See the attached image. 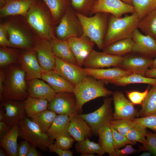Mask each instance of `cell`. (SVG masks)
<instances>
[{"label":"cell","mask_w":156,"mask_h":156,"mask_svg":"<svg viewBox=\"0 0 156 156\" xmlns=\"http://www.w3.org/2000/svg\"><path fill=\"white\" fill-rule=\"evenodd\" d=\"M22 17L38 37L49 40L55 35V24L49 10L42 0H37Z\"/></svg>","instance_id":"1"},{"label":"cell","mask_w":156,"mask_h":156,"mask_svg":"<svg viewBox=\"0 0 156 156\" xmlns=\"http://www.w3.org/2000/svg\"><path fill=\"white\" fill-rule=\"evenodd\" d=\"M5 69L3 99L25 101L29 94L25 71L20 64L11 65L6 67Z\"/></svg>","instance_id":"2"},{"label":"cell","mask_w":156,"mask_h":156,"mask_svg":"<svg viewBox=\"0 0 156 156\" xmlns=\"http://www.w3.org/2000/svg\"><path fill=\"white\" fill-rule=\"evenodd\" d=\"M5 21L10 47L35 49L36 36L21 16H10Z\"/></svg>","instance_id":"3"},{"label":"cell","mask_w":156,"mask_h":156,"mask_svg":"<svg viewBox=\"0 0 156 156\" xmlns=\"http://www.w3.org/2000/svg\"><path fill=\"white\" fill-rule=\"evenodd\" d=\"M140 21L135 12L123 17H117L112 15L104 40V47L120 40L132 38L134 30L138 28Z\"/></svg>","instance_id":"4"},{"label":"cell","mask_w":156,"mask_h":156,"mask_svg":"<svg viewBox=\"0 0 156 156\" xmlns=\"http://www.w3.org/2000/svg\"><path fill=\"white\" fill-rule=\"evenodd\" d=\"M104 83L88 75L75 86L74 91L76 101V110L78 114L83 112L86 103L97 98L107 97L113 92L105 88Z\"/></svg>","instance_id":"5"},{"label":"cell","mask_w":156,"mask_h":156,"mask_svg":"<svg viewBox=\"0 0 156 156\" xmlns=\"http://www.w3.org/2000/svg\"><path fill=\"white\" fill-rule=\"evenodd\" d=\"M90 17L76 13L82 26V36L86 37L94 43L100 49H103L107 25V13H97Z\"/></svg>","instance_id":"6"},{"label":"cell","mask_w":156,"mask_h":156,"mask_svg":"<svg viewBox=\"0 0 156 156\" xmlns=\"http://www.w3.org/2000/svg\"><path fill=\"white\" fill-rule=\"evenodd\" d=\"M18 124V137L27 140L31 145L45 151L48 149L49 146L53 143V140L50 138L47 133L43 132L31 119L26 116Z\"/></svg>","instance_id":"7"},{"label":"cell","mask_w":156,"mask_h":156,"mask_svg":"<svg viewBox=\"0 0 156 156\" xmlns=\"http://www.w3.org/2000/svg\"><path fill=\"white\" fill-rule=\"evenodd\" d=\"M58 23L55 30V35L57 38L67 40L82 36V29L76 13L68 7Z\"/></svg>","instance_id":"8"},{"label":"cell","mask_w":156,"mask_h":156,"mask_svg":"<svg viewBox=\"0 0 156 156\" xmlns=\"http://www.w3.org/2000/svg\"><path fill=\"white\" fill-rule=\"evenodd\" d=\"M112 101V98L106 97L102 105L96 110L88 114L81 113L76 116L84 119L90 127L93 133L98 135L99 129L109 123L113 119Z\"/></svg>","instance_id":"9"},{"label":"cell","mask_w":156,"mask_h":156,"mask_svg":"<svg viewBox=\"0 0 156 156\" xmlns=\"http://www.w3.org/2000/svg\"><path fill=\"white\" fill-rule=\"evenodd\" d=\"M76 101L73 93H56L54 98L48 103L47 109L57 114L65 115L71 117L78 114L76 110Z\"/></svg>","instance_id":"10"},{"label":"cell","mask_w":156,"mask_h":156,"mask_svg":"<svg viewBox=\"0 0 156 156\" xmlns=\"http://www.w3.org/2000/svg\"><path fill=\"white\" fill-rule=\"evenodd\" d=\"M92 13H109L115 17H121L127 13L135 12L134 7L121 0H96L91 8Z\"/></svg>","instance_id":"11"},{"label":"cell","mask_w":156,"mask_h":156,"mask_svg":"<svg viewBox=\"0 0 156 156\" xmlns=\"http://www.w3.org/2000/svg\"><path fill=\"white\" fill-rule=\"evenodd\" d=\"M53 70L75 86L88 75L82 66L63 61L56 57Z\"/></svg>","instance_id":"12"},{"label":"cell","mask_w":156,"mask_h":156,"mask_svg":"<svg viewBox=\"0 0 156 156\" xmlns=\"http://www.w3.org/2000/svg\"><path fill=\"white\" fill-rule=\"evenodd\" d=\"M112 95L114 110L113 119L133 120L140 115L134 105L125 98L122 92L116 91L113 92Z\"/></svg>","instance_id":"13"},{"label":"cell","mask_w":156,"mask_h":156,"mask_svg":"<svg viewBox=\"0 0 156 156\" xmlns=\"http://www.w3.org/2000/svg\"><path fill=\"white\" fill-rule=\"evenodd\" d=\"M19 64L25 73L27 81L41 79L43 70L35 49H21Z\"/></svg>","instance_id":"14"},{"label":"cell","mask_w":156,"mask_h":156,"mask_svg":"<svg viewBox=\"0 0 156 156\" xmlns=\"http://www.w3.org/2000/svg\"><path fill=\"white\" fill-rule=\"evenodd\" d=\"M123 58L122 56L98 52L93 49L84 60L83 66L85 68H92L119 67Z\"/></svg>","instance_id":"15"},{"label":"cell","mask_w":156,"mask_h":156,"mask_svg":"<svg viewBox=\"0 0 156 156\" xmlns=\"http://www.w3.org/2000/svg\"><path fill=\"white\" fill-rule=\"evenodd\" d=\"M132 38L134 42L132 52L151 59L156 56V41L153 38L142 34L137 28Z\"/></svg>","instance_id":"16"},{"label":"cell","mask_w":156,"mask_h":156,"mask_svg":"<svg viewBox=\"0 0 156 156\" xmlns=\"http://www.w3.org/2000/svg\"><path fill=\"white\" fill-rule=\"evenodd\" d=\"M35 50L43 71L53 70L55 64V57L49 40L36 36Z\"/></svg>","instance_id":"17"},{"label":"cell","mask_w":156,"mask_h":156,"mask_svg":"<svg viewBox=\"0 0 156 156\" xmlns=\"http://www.w3.org/2000/svg\"><path fill=\"white\" fill-rule=\"evenodd\" d=\"M0 107L4 113V121L11 126L26 117L24 101L3 100Z\"/></svg>","instance_id":"18"},{"label":"cell","mask_w":156,"mask_h":156,"mask_svg":"<svg viewBox=\"0 0 156 156\" xmlns=\"http://www.w3.org/2000/svg\"><path fill=\"white\" fill-rule=\"evenodd\" d=\"M67 40L77 64L82 66L86 59L93 50L94 43L88 38L83 36L71 38Z\"/></svg>","instance_id":"19"},{"label":"cell","mask_w":156,"mask_h":156,"mask_svg":"<svg viewBox=\"0 0 156 156\" xmlns=\"http://www.w3.org/2000/svg\"><path fill=\"white\" fill-rule=\"evenodd\" d=\"M153 62L152 59L139 55H127L123 57L119 67L128 70L132 74L145 76L146 72L151 66Z\"/></svg>","instance_id":"20"},{"label":"cell","mask_w":156,"mask_h":156,"mask_svg":"<svg viewBox=\"0 0 156 156\" xmlns=\"http://www.w3.org/2000/svg\"><path fill=\"white\" fill-rule=\"evenodd\" d=\"M87 74L104 83L131 74L130 72L122 68L116 67L107 69L84 68Z\"/></svg>","instance_id":"21"},{"label":"cell","mask_w":156,"mask_h":156,"mask_svg":"<svg viewBox=\"0 0 156 156\" xmlns=\"http://www.w3.org/2000/svg\"><path fill=\"white\" fill-rule=\"evenodd\" d=\"M37 0H5L4 6L0 8V17L25 16Z\"/></svg>","instance_id":"22"},{"label":"cell","mask_w":156,"mask_h":156,"mask_svg":"<svg viewBox=\"0 0 156 156\" xmlns=\"http://www.w3.org/2000/svg\"><path fill=\"white\" fill-rule=\"evenodd\" d=\"M29 96L44 99L50 102L56 93L48 83L39 79L27 80Z\"/></svg>","instance_id":"23"},{"label":"cell","mask_w":156,"mask_h":156,"mask_svg":"<svg viewBox=\"0 0 156 156\" xmlns=\"http://www.w3.org/2000/svg\"><path fill=\"white\" fill-rule=\"evenodd\" d=\"M47 83L56 93H73L75 86L53 70L43 71L41 79Z\"/></svg>","instance_id":"24"},{"label":"cell","mask_w":156,"mask_h":156,"mask_svg":"<svg viewBox=\"0 0 156 156\" xmlns=\"http://www.w3.org/2000/svg\"><path fill=\"white\" fill-rule=\"evenodd\" d=\"M68 132L75 141L77 142L89 138L93 134L87 122L76 115L70 118Z\"/></svg>","instance_id":"25"},{"label":"cell","mask_w":156,"mask_h":156,"mask_svg":"<svg viewBox=\"0 0 156 156\" xmlns=\"http://www.w3.org/2000/svg\"><path fill=\"white\" fill-rule=\"evenodd\" d=\"M49 41L56 57L68 62L77 64L75 57L67 40L60 39L55 35Z\"/></svg>","instance_id":"26"},{"label":"cell","mask_w":156,"mask_h":156,"mask_svg":"<svg viewBox=\"0 0 156 156\" xmlns=\"http://www.w3.org/2000/svg\"><path fill=\"white\" fill-rule=\"evenodd\" d=\"M18 136V126L16 124L0 138V146L8 156H18L17 140Z\"/></svg>","instance_id":"27"},{"label":"cell","mask_w":156,"mask_h":156,"mask_svg":"<svg viewBox=\"0 0 156 156\" xmlns=\"http://www.w3.org/2000/svg\"><path fill=\"white\" fill-rule=\"evenodd\" d=\"M70 120L68 115L57 114L47 132L50 138L53 140L60 135L71 136L68 132Z\"/></svg>","instance_id":"28"},{"label":"cell","mask_w":156,"mask_h":156,"mask_svg":"<svg viewBox=\"0 0 156 156\" xmlns=\"http://www.w3.org/2000/svg\"><path fill=\"white\" fill-rule=\"evenodd\" d=\"M133 43L132 38L120 40L104 47L103 52L109 54L122 56L132 52Z\"/></svg>","instance_id":"29"},{"label":"cell","mask_w":156,"mask_h":156,"mask_svg":"<svg viewBox=\"0 0 156 156\" xmlns=\"http://www.w3.org/2000/svg\"><path fill=\"white\" fill-rule=\"evenodd\" d=\"M11 47L0 46V69L5 68L12 64H19L21 50Z\"/></svg>","instance_id":"30"},{"label":"cell","mask_w":156,"mask_h":156,"mask_svg":"<svg viewBox=\"0 0 156 156\" xmlns=\"http://www.w3.org/2000/svg\"><path fill=\"white\" fill-rule=\"evenodd\" d=\"M75 147L76 152L81 156H94L95 153L102 156L105 153L99 143L91 141L88 138L77 142Z\"/></svg>","instance_id":"31"},{"label":"cell","mask_w":156,"mask_h":156,"mask_svg":"<svg viewBox=\"0 0 156 156\" xmlns=\"http://www.w3.org/2000/svg\"><path fill=\"white\" fill-rule=\"evenodd\" d=\"M99 144L105 153L111 156L115 150L110 123L101 127L98 132Z\"/></svg>","instance_id":"32"},{"label":"cell","mask_w":156,"mask_h":156,"mask_svg":"<svg viewBox=\"0 0 156 156\" xmlns=\"http://www.w3.org/2000/svg\"><path fill=\"white\" fill-rule=\"evenodd\" d=\"M110 83L121 86L133 83L147 84L156 86V78L148 77L138 74H131L112 81Z\"/></svg>","instance_id":"33"},{"label":"cell","mask_w":156,"mask_h":156,"mask_svg":"<svg viewBox=\"0 0 156 156\" xmlns=\"http://www.w3.org/2000/svg\"><path fill=\"white\" fill-rule=\"evenodd\" d=\"M24 103L26 114L31 117L47 109L49 102L44 99L29 96Z\"/></svg>","instance_id":"34"},{"label":"cell","mask_w":156,"mask_h":156,"mask_svg":"<svg viewBox=\"0 0 156 156\" xmlns=\"http://www.w3.org/2000/svg\"><path fill=\"white\" fill-rule=\"evenodd\" d=\"M138 29L156 40V10L147 14L139 23Z\"/></svg>","instance_id":"35"},{"label":"cell","mask_w":156,"mask_h":156,"mask_svg":"<svg viewBox=\"0 0 156 156\" xmlns=\"http://www.w3.org/2000/svg\"><path fill=\"white\" fill-rule=\"evenodd\" d=\"M51 12L55 24L58 23L68 6L67 0H42Z\"/></svg>","instance_id":"36"},{"label":"cell","mask_w":156,"mask_h":156,"mask_svg":"<svg viewBox=\"0 0 156 156\" xmlns=\"http://www.w3.org/2000/svg\"><path fill=\"white\" fill-rule=\"evenodd\" d=\"M141 105L139 115L141 117L150 115L156 112V86H153Z\"/></svg>","instance_id":"37"},{"label":"cell","mask_w":156,"mask_h":156,"mask_svg":"<svg viewBox=\"0 0 156 156\" xmlns=\"http://www.w3.org/2000/svg\"><path fill=\"white\" fill-rule=\"evenodd\" d=\"M57 115L54 112L47 109L30 118L43 132L47 133Z\"/></svg>","instance_id":"38"},{"label":"cell","mask_w":156,"mask_h":156,"mask_svg":"<svg viewBox=\"0 0 156 156\" xmlns=\"http://www.w3.org/2000/svg\"><path fill=\"white\" fill-rule=\"evenodd\" d=\"M132 2L140 20L156 9V0H132Z\"/></svg>","instance_id":"39"},{"label":"cell","mask_w":156,"mask_h":156,"mask_svg":"<svg viewBox=\"0 0 156 156\" xmlns=\"http://www.w3.org/2000/svg\"><path fill=\"white\" fill-rule=\"evenodd\" d=\"M146 128L136 123L135 125L128 132L126 136L130 140L139 142L144 146L146 143V136L148 133Z\"/></svg>","instance_id":"40"},{"label":"cell","mask_w":156,"mask_h":156,"mask_svg":"<svg viewBox=\"0 0 156 156\" xmlns=\"http://www.w3.org/2000/svg\"><path fill=\"white\" fill-rule=\"evenodd\" d=\"M136 124L133 120L126 119H113L110 122L111 126L120 133L125 136Z\"/></svg>","instance_id":"41"},{"label":"cell","mask_w":156,"mask_h":156,"mask_svg":"<svg viewBox=\"0 0 156 156\" xmlns=\"http://www.w3.org/2000/svg\"><path fill=\"white\" fill-rule=\"evenodd\" d=\"M110 127L115 149L120 148L128 144L133 145L136 144V142L130 140L126 136L121 134L111 126Z\"/></svg>","instance_id":"42"},{"label":"cell","mask_w":156,"mask_h":156,"mask_svg":"<svg viewBox=\"0 0 156 156\" xmlns=\"http://www.w3.org/2000/svg\"><path fill=\"white\" fill-rule=\"evenodd\" d=\"M133 120L146 128L156 131V112L148 116L135 118Z\"/></svg>","instance_id":"43"},{"label":"cell","mask_w":156,"mask_h":156,"mask_svg":"<svg viewBox=\"0 0 156 156\" xmlns=\"http://www.w3.org/2000/svg\"><path fill=\"white\" fill-rule=\"evenodd\" d=\"M149 90L148 87L144 91H127V95L129 101L133 105L141 104L146 97Z\"/></svg>","instance_id":"44"},{"label":"cell","mask_w":156,"mask_h":156,"mask_svg":"<svg viewBox=\"0 0 156 156\" xmlns=\"http://www.w3.org/2000/svg\"><path fill=\"white\" fill-rule=\"evenodd\" d=\"M55 140L54 144L57 147L65 150L71 148L75 141L71 136L66 135L60 136Z\"/></svg>","instance_id":"45"},{"label":"cell","mask_w":156,"mask_h":156,"mask_svg":"<svg viewBox=\"0 0 156 156\" xmlns=\"http://www.w3.org/2000/svg\"><path fill=\"white\" fill-rule=\"evenodd\" d=\"M145 144L142 148V150L147 151L152 155L156 156V133H148L146 136Z\"/></svg>","instance_id":"46"},{"label":"cell","mask_w":156,"mask_h":156,"mask_svg":"<svg viewBox=\"0 0 156 156\" xmlns=\"http://www.w3.org/2000/svg\"><path fill=\"white\" fill-rule=\"evenodd\" d=\"M0 45L11 47L8 39V25L6 22L0 24Z\"/></svg>","instance_id":"47"},{"label":"cell","mask_w":156,"mask_h":156,"mask_svg":"<svg viewBox=\"0 0 156 156\" xmlns=\"http://www.w3.org/2000/svg\"><path fill=\"white\" fill-rule=\"evenodd\" d=\"M131 144L126 145L122 149H115L111 156H125L136 153L138 151L133 147Z\"/></svg>","instance_id":"48"},{"label":"cell","mask_w":156,"mask_h":156,"mask_svg":"<svg viewBox=\"0 0 156 156\" xmlns=\"http://www.w3.org/2000/svg\"><path fill=\"white\" fill-rule=\"evenodd\" d=\"M48 150L50 153H54L59 156H72L73 152L69 150H64L56 146L54 143L50 145Z\"/></svg>","instance_id":"49"},{"label":"cell","mask_w":156,"mask_h":156,"mask_svg":"<svg viewBox=\"0 0 156 156\" xmlns=\"http://www.w3.org/2000/svg\"><path fill=\"white\" fill-rule=\"evenodd\" d=\"M31 146V144L27 140L21 141L18 145V156H26Z\"/></svg>","instance_id":"50"},{"label":"cell","mask_w":156,"mask_h":156,"mask_svg":"<svg viewBox=\"0 0 156 156\" xmlns=\"http://www.w3.org/2000/svg\"><path fill=\"white\" fill-rule=\"evenodd\" d=\"M6 76V73L5 68L0 69V100L1 102L3 101V95L4 89Z\"/></svg>","instance_id":"51"},{"label":"cell","mask_w":156,"mask_h":156,"mask_svg":"<svg viewBox=\"0 0 156 156\" xmlns=\"http://www.w3.org/2000/svg\"><path fill=\"white\" fill-rule=\"evenodd\" d=\"M88 0H71V4L75 9L78 10H81L85 7Z\"/></svg>","instance_id":"52"},{"label":"cell","mask_w":156,"mask_h":156,"mask_svg":"<svg viewBox=\"0 0 156 156\" xmlns=\"http://www.w3.org/2000/svg\"><path fill=\"white\" fill-rule=\"evenodd\" d=\"M4 121H0V138L12 127Z\"/></svg>","instance_id":"53"},{"label":"cell","mask_w":156,"mask_h":156,"mask_svg":"<svg viewBox=\"0 0 156 156\" xmlns=\"http://www.w3.org/2000/svg\"><path fill=\"white\" fill-rule=\"evenodd\" d=\"M41 154L38 152L35 146L31 145L26 156H40Z\"/></svg>","instance_id":"54"},{"label":"cell","mask_w":156,"mask_h":156,"mask_svg":"<svg viewBox=\"0 0 156 156\" xmlns=\"http://www.w3.org/2000/svg\"><path fill=\"white\" fill-rule=\"evenodd\" d=\"M145 76L148 77L156 78V68L148 69L146 72Z\"/></svg>","instance_id":"55"},{"label":"cell","mask_w":156,"mask_h":156,"mask_svg":"<svg viewBox=\"0 0 156 156\" xmlns=\"http://www.w3.org/2000/svg\"><path fill=\"white\" fill-rule=\"evenodd\" d=\"M4 121V116L2 110L0 109V121Z\"/></svg>","instance_id":"56"},{"label":"cell","mask_w":156,"mask_h":156,"mask_svg":"<svg viewBox=\"0 0 156 156\" xmlns=\"http://www.w3.org/2000/svg\"><path fill=\"white\" fill-rule=\"evenodd\" d=\"M8 156V154L5 152L4 151L2 148H0V156Z\"/></svg>","instance_id":"57"},{"label":"cell","mask_w":156,"mask_h":156,"mask_svg":"<svg viewBox=\"0 0 156 156\" xmlns=\"http://www.w3.org/2000/svg\"><path fill=\"white\" fill-rule=\"evenodd\" d=\"M152 155V154L151 152L148 151L143 153L140 155V156H151Z\"/></svg>","instance_id":"58"},{"label":"cell","mask_w":156,"mask_h":156,"mask_svg":"<svg viewBox=\"0 0 156 156\" xmlns=\"http://www.w3.org/2000/svg\"><path fill=\"white\" fill-rule=\"evenodd\" d=\"M124 3L133 5L132 0H121Z\"/></svg>","instance_id":"59"},{"label":"cell","mask_w":156,"mask_h":156,"mask_svg":"<svg viewBox=\"0 0 156 156\" xmlns=\"http://www.w3.org/2000/svg\"><path fill=\"white\" fill-rule=\"evenodd\" d=\"M5 3V0H0V8L4 6Z\"/></svg>","instance_id":"60"},{"label":"cell","mask_w":156,"mask_h":156,"mask_svg":"<svg viewBox=\"0 0 156 156\" xmlns=\"http://www.w3.org/2000/svg\"><path fill=\"white\" fill-rule=\"evenodd\" d=\"M151 67V68H156V58L153 60V64Z\"/></svg>","instance_id":"61"},{"label":"cell","mask_w":156,"mask_h":156,"mask_svg":"<svg viewBox=\"0 0 156 156\" xmlns=\"http://www.w3.org/2000/svg\"><path fill=\"white\" fill-rule=\"evenodd\" d=\"M155 10H156V9H155Z\"/></svg>","instance_id":"62"},{"label":"cell","mask_w":156,"mask_h":156,"mask_svg":"<svg viewBox=\"0 0 156 156\" xmlns=\"http://www.w3.org/2000/svg\"></svg>","instance_id":"63"}]
</instances>
